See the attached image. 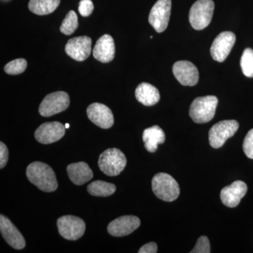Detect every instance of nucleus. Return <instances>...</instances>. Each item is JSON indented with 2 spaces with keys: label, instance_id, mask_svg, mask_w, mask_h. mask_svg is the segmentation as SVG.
Wrapping results in <instances>:
<instances>
[{
  "label": "nucleus",
  "instance_id": "obj_1",
  "mask_svg": "<svg viewBox=\"0 0 253 253\" xmlns=\"http://www.w3.org/2000/svg\"><path fill=\"white\" fill-rule=\"evenodd\" d=\"M28 180L41 191L53 192L58 188V181L52 168L42 162L32 163L26 169Z\"/></svg>",
  "mask_w": 253,
  "mask_h": 253
},
{
  "label": "nucleus",
  "instance_id": "obj_2",
  "mask_svg": "<svg viewBox=\"0 0 253 253\" xmlns=\"http://www.w3.org/2000/svg\"><path fill=\"white\" fill-rule=\"evenodd\" d=\"M217 104L218 99L215 96L197 97L190 106V117L199 124L210 122L215 115Z\"/></svg>",
  "mask_w": 253,
  "mask_h": 253
},
{
  "label": "nucleus",
  "instance_id": "obj_3",
  "mask_svg": "<svg viewBox=\"0 0 253 253\" xmlns=\"http://www.w3.org/2000/svg\"><path fill=\"white\" fill-rule=\"evenodd\" d=\"M152 190L161 200L167 202L175 201L179 196L180 189L177 181L167 173H158L153 178Z\"/></svg>",
  "mask_w": 253,
  "mask_h": 253
},
{
  "label": "nucleus",
  "instance_id": "obj_4",
  "mask_svg": "<svg viewBox=\"0 0 253 253\" xmlns=\"http://www.w3.org/2000/svg\"><path fill=\"white\" fill-rule=\"evenodd\" d=\"M99 167L106 175H119L126 165V158L121 150L113 148L106 149L100 155Z\"/></svg>",
  "mask_w": 253,
  "mask_h": 253
},
{
  "label": "nucleus",
  "instance_id": "obj_5",
  "mask_svg": "<svg viewBox=\"0 0 253 253\" xmlns=\"http://www.w3.org/2000/svg\"><path fill=\"white\" fill-rule=\"evenodd\" d=\"M214 4L212 0H198L189 11V22L196 31H201L209 26L212 21Z\"/></svg>",
  "mask_w": 253,
  "mask_h": 253
},
{
  "label": "nucleus",
  "instance_id": "obj_6",
  "mask_svg": "<svg viewBox=\"0 0 253 253\" xmlns=\"http://www.w3.org/2000/svg\"><path fill=\"white\" fill-rule=\"evenodd\" d=\"M70 105V98L65 91H55L46 95L39 107V113L43 117H50L63 112Z\"/></svg>",
  "mask_w": 253,
  "mask_h": 253
},
{
  "label": "nucleus",
  "instance_id": "obj_7",
  "mask_svg": "<svg viewBox=\"0 0 253 253\" xmlns=\"http://www.w3.org/2000/svg\"><path fill=\"white\" fill-rule=\"evenodd\" d=\"M239 127L234 120L222 121L214 125L209 131L210 144L214 149L221 148L228 139L234 135Z\"/></svg>",
  "mask_w": 253,
  "mask_h": 253
},
{
  "label": "nucleus",
  "instance_id": "obj_8",
  "mask_svg": "<svg viewBox=\"0 0 253 253\" xmlns=\"http://www.w3.org/2000/svg\"><path fill=\"white\" fill-rule=\"evenodd\" d=\"M58 230L65 239L76 241L84 235L85 222L80 217L73 215H65L58 219Z\"/></svg>",
  "mask_w": 253,
  "mask_h": 253
},
{
  "label": "nucleus",
  "instance_id": "obj_9",
  "mask_svg": "<svg viewBox=\"0 0 253 253\" xmlns=\"http://www.w3.org/2000/svg\"><path fill=\"white\" fill-rule=\"evenodd\" d=\"M171 9V0H158L150 11L149 22L157 33H163L168 28Z\"/></svg>",
  "mask_w": 253,
  "mask_h": 253
},
{
  "label": "nucleus",
  "instance_id": "obj_10",
  "mask_svg": "<svg viewBox=\"0 0 253 253\" xmlns=\"http://www.w3.org/2000/svg\"><path fill=\"white\" fill-rule=\"evenodd\" d=\"M236 42V36L230 31H224L216 37L211 48L212 59L217 62L222 63L230 54Z\"/></svg>",
  "mask_w": 253,
  "mask_h": 253
},
{
  "label": "nucleus",
  "instance_id": "obj_11",
  "mask_svg": "<svg viewBox=\"0 0 253 253\" xmlns=\"http://www.w3.org/2000/svg\"><path fill=\"white\" fill-rule=\"evenodd\" d=\"M66 129V126L59 122L43 123L36 129L35 138L41 144H53L63 138Z\"/></svg>",
  "mask_w": 253,
  "mask_h": 253
},
{
  "label": "nucleus",
  "instance_id": "obj_12",
  "mask_svg": "<svg viewBox=\"0 0 253 253\" xmlns=\"http://www.w3.org/2000/svg\"><path fill=\"white\" fill-rule=\"evenodd\" d=\"M174 77L184 86H195L199 80V73L194 63L188 61H177L173 65Z\"/></svg>",
  "mask_w": 253,
  "mask_h": 253
},
{
  "label": "nucleus",
  "instance_id": "obj_13",
  "mask_svg": "<svg viewBox=\"0 0 253 253\" xmlns=\"http://www.w3.org/2000/svg\"><path fill=\"white\" fill-rule=\"evenodd\" d=\"M66 54L77 61H83L89 57L91 52V39L87 36L73 38L65 46Z\"/></svg>",
  "mask_w": 253,
  "mask_h": 253
},
{
  "label": "nucleus",
  "instance_id": "obj_14",
  "mask_svg": "<svg viewBox=\"0 0 253 253\" xmlns=\"http://www.w3.org/2000/svg\"><path fill=\"white\" fill-rule=\"evenodd\" d=\"M86 114L91 122L102 129H109L114 123L111 110L106 105L100 103L89 105L86 109Z\"/></svg>",
  "mask_w": 253,
  "mask_h": 253
},
{
  "label": "nucleus",
  "instance_id": "obj_15",
  "mask_svg": "<svg viewBox=\"0 0 253 253\" xmlns=\"http://www.w3.org/2000/svg\"><path fill=\"white\" fill-rule=\"evenodd\" d=\"M141 221L136 216H122L109 223L108 231L111 236L116 237L129 235L140 226Z\"/></svg>",
  "mask_w": 253,
  "mask_h": 253
},
{
  "label": "nucleus",
  "instance_id": "obj_16",
  "mask_svg": "<svg viewBox=\"0 0 253 253\" xmlns=\"http://www.w3.org/2000/svg\"><path fill=\"white\" fill-rule=\"evenodd\" d=\"M0 231L5 241L13 249H24L26 246L24 237L10 219L3 214L0 215Z\"/></svg>",
  "mask_w": 253,
  "mask_h": 253
},
{
  "label": "nucleus",
  "instance_id": "obj_17",
  "mask_svg": "<svg viewBox=\"0 0 253 253\" xmlns=\"http://www.w3.org/2000/svg\"><path fill=\"white\" fill-rule=\"evenodd\" d=\"M248 186L244 181H234L231 185L225 186L221 189V202L226 207L235 208L239 206L241 200L246 196Z\"/></svg>",
  "mask_w": 253,
  "mask_h": 253
},
{
  "label": "nucleus",
  "instance_id": "obj_18",
  "mask_svg": "<svg viewBox=\"0 0 253 253\" xmlns=\"http://www.w3.org/2000/svg\"><path fill=\"white\" fill-rule=\"evenodd\" d=\"M115 54L116 46L112 37L107 34L101 36L93 49V56L95 59L101 63H109L114 59Z\"/></svg>",
  "mask_w": 253,
  "mask_h": 253
},
{
  "label": "nucleus",
  "instance_id": "obj_19",
  "mask_svg": "<svg viewBox=\"0 0 253 253\" xmlns=\"http://www.w3.org/2000/svg\"><path fill=\"white\" fill-rule=\"evenodd\" d=\"M69 179L76 185H83L93 178V172L89 166L84 162L70 164L67 167Z\"/></svg>",
  "mask_w": 253,
  "mask_h": 253
},
{
  "label": "nucleus",
  "instance_id": "obj_20",
  "mask_svg": "<svg viewBox=\"0 0 253 253\" xmlns=\"http://www.w3.org/2000/svg\"><path fill=\"white\" fill-rule=\"evenodd\" d=\"M135 96L139 102L146 106H154L161 99L157 88L146 83H141L137 86L135 90Z\"/></svg>",
  "mask_w": 253,
  "mask_h": 253
},
{
  "label": "nucleus",
  "instance_id": "obj_21",
  "mask_svg": "<svg viewBox=\"0 0 253 253\" xmlns=\"http://www.w3.org/2000/svg\"><path fill=\"white\" fill-rule=\"evenodd\" d=\"M143 141L146 149L150 153H154L158 145L163 144L166 141V134L159 126H152L143 132Z\"/></svg>",
  "mask_w": 253,
  "mask_h": 253
},
{
  "label": "nucleus",
  "instance_id": "obj_22",
  "mask_svg": "<svg viewBox=\"0 0 253 253\" xmlns=\"http://www.w3.org/2000/svg\"><path fill=\"white\" fill-rule=\"evenodd\" d=\"M59 4L60 0H30L28 8L33 14L44 16L54 12Z\"/></svg>",
  "mask_w": 253,
  "mask_h": 253
},
{
  "label": "nucleus",
  "instance_id": "obj_23",
  "mask_svg": "<svg viewBox=\"0 0 253 253\" xmlns=\"http://www.w3.org/2000/svg\"><path fill=\"white\" fill-rule=\"evenodd\" d=\"M116 186L111 183L97 180L93 181L87 186V191L93 196L107 197L116 192Z\"/></svg>",
  "mask_w": 253,
  "mask_h": 253
},
{
  "label": "nucleus",
  "instance_id": "obj_24",
  "mask_svg": "<svg viewBox=\"0 0 253 253\" xmlns=\"http://www.w3.org/2000/svg\"><path fill=\"white\" fill-rule=\"evenodd\" d=\"M78 27V16L74 11H70L63 20L60 31L66 36H71Z\"/></svg>",
  "mask_w": 253,
  "mask_h": 253
},
{
  "label": "nucleus",
  "instance_id": "obj_25",
  "mask_svg": "<svg viewBox=\"0 0 253 253\" xmlns=\"http://www.w3.org/2000/svg\"><path fill=\"white\" fill-rule=\"evenodd\" d=\"M242 72L248 78H253V50L247 48L244 50L241 59Z\"/></svg>",
  "mask_w": 253,
  "mask_h": 253
},
{
  "label": "nucleus",
  "instance_id": "obj_26",
  "mask_svg": "<svg viewBox=\"0 0 253 253\" xmlns=\"http://www.w3.org/2000/svg\"><path fill=\"white\" fill-rule=\"evenodd\" d=\"M27 68V61L24 59H15L4 66L5 73L12 76L19 75L24 72Z\"/></svg>",
  "mask_w": 253,
  "mask_h": 253
},
{
  "label": "nucleus",
  "instance_id": "obj_27",
  "mask_svg": "<svg viewBox=\"0 0 253 253\" xmlns=\"http://www.w3.org/2000/svg\"><path fill=\"white\" fill-rule=\"evenodd\" d=\"M211 252L209 239L206 236H201L198 239L194 249L191 251V253H210Z\"/></svg>",
  "mask_w": 253,
  "mask_h": 253
},
{
  "label": "nucleus",
  "instance_id": "obj_28",
  "mask_svg": "<svg viewBox=\"0 0 253 253\" xmlns=\"http://www.w3.org/2000/svg\"><path fill=\"white\" fill-rule=\"evenodd\" d=\"M243 149L248 158L253 159V129H251L245 137Z\"/></svg>",
  "mask_w": 253,
  "mask_h": 253
},
{
  "label": "nucleus",
  "instance_id": "obj_29",
  "mask_svg": "<svg viewBox=\"0 0 253 253\" xmlns=\"http://www.w3.org/2000/svg\"><path fill=\"white\" fill-rule=\"evenodd\" d=\"M94 10V4L91 0H81L80 1L78 11L83 17H87L91 14Z\"/></svg>",
  "mask_w": 253,
  "mask_h": 253
},
{
  "label": "nucleus",
  "instance_id": "obj_30",
  "mask_svg": "<svg viewBox=\"0 0 253 253\" xmlns=\"http://www.w3.org/2000/svg\"><path fill=\"white\" fill-rule=\"evenodd\" d=\"M9 159V151L6 145L0 142V168L2 169L6 166Z\"/></svg>",
  "mask_w": 253,
  "mask_h": 253
},
{
  "label": "nucleus",
  "instance_id": "obj_31",
  "mask_svg": "<svg viewBox=\"0 0 253 253\" xmlns=\"http://www.w3.org/2000/svg\"><path fill=\"white\" fill-rule=\"evenodd\" d=\"M158 251L157 244L154 242H150L145 244L139 249V253H156Z\"/></svg>",
  "mask_w": 253,
  "mask_h": 253
},
{
  "label": "nucleus",
  "instance_id": "obj_32",
  "mask_svg": "<svg viewBox=\"0 0 253 253\" xmlns=\"http://www.w3.org/2000/svg\"><path fill=\"white\" fill-rule=\"evenodd\" d=\"M65 126H66V129H68L70 126L69 124H68V123H66V124L65 125Z\"/></svg>",
  "mask_w": 253,
  "mask_h": 253
}]
</instances>
